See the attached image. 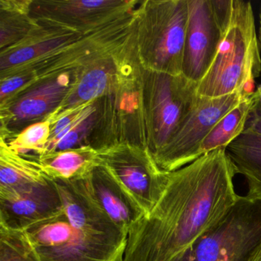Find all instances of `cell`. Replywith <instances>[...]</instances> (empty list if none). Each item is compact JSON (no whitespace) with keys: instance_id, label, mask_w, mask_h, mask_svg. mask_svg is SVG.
<instances>
[{"instance_id":"obj_16","label":"cell","mask_w":261,"mask_h":261,"mask_svg":"<svg viewBox=\"0 0 261 261\" xmlns=\"http://www.w3.org/2000/svg\"><path fill=\"white\" fill-rule=\"evenodd\" d=\"M82 35L65 29L41 25L28 37L1 51V74L28 65L74 43Z\"/></svg>"},{"instance_id":"obj_11","label":"cell","mask_w":261,"mask_h":261,"mask_svg":"<svg viewBox=\"0 0 261 261\" xmlns=\"http://www.w3.org/2000/svg\"><path fill=\"white\" fill-rule=\"evenodd\" d=\"M71 73L65 71L41 80L1 103L2 133L16 136L27 126L47 120L60 108L71 91L76 71Z\"/></svg>"},{"instance_id":"obj_7","label":"cell","mask_w":261,"mask_h":261,"mask_svg":"<svg viewBox=\"0 0 261 261\" xmlns=\"http://www.w3.org/2000/svg\"><path fill=\"white\" fill-rule=\"evenodd\" d=\"M242 92L219 97L198 96L195 105L167 144L154 155L162 170L171 172L190 164L200 155V146L215 125L241 100Z\"/></svg>"},{"instance_id":"obj_14","label":"cell","mask_w":261,"mask_h":261,"mask_svg":"<svg viewBox=\"0 0 261 261\" xmlns=\"http://www.w3.org/2000/svg\"><path fill=\"white\" fill-rule=\"evenodd\" d=\"M55 181L62 198L64 212L73 227L95 234L128 237V233L117 227L97 204L88 187L87 178Z\"/></svg>"},{"instance_id":"obj_2","label":"cell","mask_w":261,"mask_h":261,"mask_svg":"<svg viewBox=\"0 0 261 261\" xmlns=\"http://www.w3.org/2000/svg\"><path fill=\"white\" fill-rule=\"evenodd\" d=\"M261 51L251 4L231 0L216 56L198 84L201 97H219L256 91L255 79L260 75Z\"/></svg>"},{"instance_id":"obj_4","label":"cell","mask_w":261,"mask_h":261,"mask_svg":"<svg viewBox=\"0 0 261 261\" xmlns=\"http://www.w3.org/2000/svg\"><path fill=\"white\" fill-rule=\"evenodd\" d=\"M198 84L182 74L142 70L141 96L146 145L152 155L172 138L195 105Z\"/></svg>"},{"instance_id":"obj_3","label":"cell","mask_w":261,"mask_h":261,"mask_svg":"<svg viewBox=\"0 0 261 261\" xmlns=\"http://www.w3.org/2000/svg\"><path fill=\"white\" fill-rule=\"evenodd\" d=\"M188 18V0L141 3L136 11L134 32L143 69L181 74Z\"/></svg>"},{"instance_id":"obj_20","label":"cell","mask_w":261,"mask_h":261,"mask_svg":"<svg viewBox=\"0 0 261 261\" xmlns=\"http://www.w3.org/2000/svg\"><path fill=\"white\" fill-rule=\"evenodd\" d=\"M255 92L244 97L239 105L227 113L212 129L200 146V155L227 146L242 134L254 105Z\"/></svg>"},{"instance_id":"obj_6","label":"cell","mask_w":261,"mask_h":261,"mask_svg":"<svg viewBox=\"0 0 261 261\" xmlns=\"http://www.w3.org/2000/svg\"><path fill=\"white\" fill-rule=\"evenodd\" d=\"M261 242V199L240 196L192 247V261H248Z\"/></svg>"},{"instance_id":"obj_23","label":"cell","mask_w":261,"mask_h":261,"mask_svg":"<svg viewBox=\"0 0 261 261\" xmlns=\"http://www.w3.org/2000/svg\"><path fill=\"white\" fill-rule=\"evenodd\" d=\"M51 120L47 119L27 126L9 142L1 140L18 153L28 155L30 152H35L38 156L42 153L44 147L51 137Z\"/></svg>"},{"instance_id":"obj_18","label":"cell","mask_w":261,"mask_h":261,"mask_svg":"<svg viewBox=\"0 0 261 261\" xmlns=\"http://www.w3.org/2000/svg\"><path fill=\"white\" fill-rule=\"evenodd\" d=\"M226 151L237 173L247 180L248 192L246 196L261 199V136L244 130Z\"/></svg>"},{"instance_id":"obj_8","label":"cell","mask_w":261,"mask_h":261,"mask_svg":"<svg viewBox=\"0 0 261 261\" xmlns=\"http://www.w3.org/2000/svg\"><path fill=\"white\" fill-rule=\"evenodd\" d=\"M99 151L105 165L138 203L145 215L163 195L169 172L160 169L149 149L121 142Z\"/></svg>"},{"instance_id":"obj_12","label":"cell","mask_w":261,"mask_h":261,"mask_svg":"<svg viewBox=\"0 0 261 261\" xmlns=\"http://www.w3.org/2000/svg\"><path fill=\"white\" fill-rule=\"evenodd\" d=\"M63 212V204L54 180L16 189H0V227L25 230Z\"/></svg>"},{"instance_id":"obj_1","label":"cell","mask_w":261,"mask_h":261,"mask_svg":"<svg viewBox=\"0 0 261 261\" xmlns=\"http://www.w3.org/2000/svg\"><path fill=\"white\" fill-rule=\"evenodd\" d=\"M236 174L226 149L169 172L153 208L129 230L123 261H169L192 247L239 199Z\"/></svg>"},{"instance_id":"obj_19","label":"cell","mask_w":261,"mask_h":261,"mask_svg":"<svg viewBox=\"0 0 261 261\" xmlns=\"http://www.w3.org/2000/svg\"><path fill=\"white\" fill-rule=\"evenodd\" d=\"M0 189H16L39 182L47 178L37 157L15 152L1 140Z\"/></svg>"},{"instance_id":"obj_17","label":"cell","mask_w":261,"mask_h":261,"mask_svg":"<svg viewBox=\"0 0 261 261\" xmlns=\"http://www.w3.org/2000/svg\"><path fill=\"white\" fill-rule=\"evenodd\" d=\"M37 159L44 173L54 181L83 179L101 163L99 151L91 146L45 152Z\"/></svg>"},{"instance_id":"obj_25","label":"cell","mask_w":261,"mask_h":261,"mask_svg":"<svg viewBox=\"0 0 261 261\" xmlns=\"http://www.w3.org/2000/svg\"><path fill=\"white\" fill-rule=\"evenodd\" d=\"M169 261H192V247L178 253Z\"/></svg>"},{"instance_id":"obj_9","label":"cell","mask_w":261,"mask_h":261,"mask_svg":"<svg viewBox=\"0 0 261 261\" xmlns=\"http://www.w3.org/2000/svg\"><path fill=\"white\" fill-rule=\"evenodd\" d=\"M231 0H188L189 18L181 74L198 84L208 71L222 37Z\"/></svg>"},{"instance_id":"obj_15","label":"cell","mask_w":261,"mask_h":261,"mask_svg":"<svg viewBox=\"0 0 261 261\" xmlns=\"http://www.w3.org/2000/svg\"><path fill=\"white\" fill-rule=\"evenodd\" d=\"M87 181L102 210L126 233L144 216V212L134 197L101 163L93 169Z\"/></svg>"},{"instance_id":"obj_26","label":"cell","mask_w":261,"mask_h":261,"mask_svg":"<svg viewBox=\"0 0 261 261\" xmlns=\"http://www.w3.org/2000/svg\"><path fill=\"white\" fill-rule=\"evenodd\" d=\"M248 261H261V242L252 253Z\"/></svg>"},{"instance_id":"obj_10","label":"cell","mask_w":261,"mask_h":261,"mask_svg":"<svg viewBox=\"0 0 261 261\" xmlns=\"http://www.w3.org/2000/svg\"><path fill=\"white\" fill-rule=\"evenodd\" d=\"M136 4L122 0L31 1L30 13L37 22L88 35L126 17Z\"/></svg>"},{"instance_id":"obj_13","label":"cell","mask_w":261,"mask_h":261,"mask_svg":"<svg viewBox=\"0 0 261 261\" xmlns=\"http://www.w3.org/2000/svg\"><path fill=\"white\" fill-rule=\"evenodd\" d=\"M126 54V53L123 55ZM121 53L100 56L76 71L71 91L56 112L73 109L114 94L128 82L126 56ZM55 113V112H54Z\"/></svg>"},{"instance_id":"obj_5","label":"cell","mask_w":261,"mask_h":261,"mask_svg":"<svg viewBox=\"0 0 261 261\" xmlns=\"http://www.w3.org/2000/svg\"><path fill=\"white\" fill-rule=\"evenodd\" d=\"M25 231L42 261H123L128 239L79 230L64 209Z\"/></svg>"},{"instance_id":"obj_21","label":"cell","mask_w":261,"mask_h":261,"mask_svg":"<svg viewBox=\"0 0 261 261\" xmlns=\"http://www.w3.org/2000/svg\"><path fill=\"white\" fill-rule=\"evenodd\" d=\"M30 4L31 1L1 0V51L19 43L39 27L30 16Z\"/></svg>"},{"instance_id":"obj_27","label":"cell","mask_w":261,"mask_h":261,"mask_svg":"<svg viewBox=\"0 0 261 261\" xmlns=\"http://www.w3.org/2000/svg\"><path fill=\"white\" fill-rule=\"evenodd\" d=\"M258 39H259V47L261 51V7L259 13V29H258Z\"/></svg>"},{"instance_id":"obj_22","label":"cell","mask_w":261,"mask_h":261,"mask_svg":"<svg viewBox=\"0 0 261 261\" xmlns=\"http://www.w3.org/2000/svg\"><path fill=\"white\" fill-rule=\"evenodd\" d=\"M0 261H42L25 230L0 227Z\"/></svg>"},{"instance_id":"obj_24","label":"cell","mask_w":261,"mask_h":261,"mask_svg":"<svg viewBox=\"0 0 261 261\" xmlns=\"http://www.w3.org/2000/svg\"><path fill=\"white\" fill-rule=\"evenodd\" d=\"M244 130L261 136V84L255 91L254 105L247 119Z\"/></svg>"}]
</instances>
